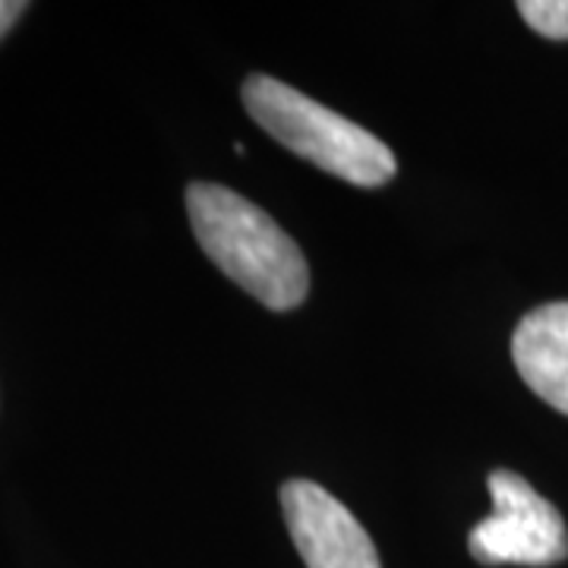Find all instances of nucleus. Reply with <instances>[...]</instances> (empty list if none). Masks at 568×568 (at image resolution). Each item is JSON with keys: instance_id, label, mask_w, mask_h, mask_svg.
Listing matches in <instances>:
<instances>
[{"instance_id": "obj_1", "label": "nucleus", "mask_w": 568, "mask_h": 568, "mask_svg": "<svg viewBox=\"0 0 568 568\" xmlns=\"http://www.w3.org/2000/svg\"><path fill=\"white\" fill-rule=\"evenodd\" d=\"M186 212L205 256L250 297L275 313L304 304L310 294L304 253L260 205L219 183H193Z\"/></svg>"}, {"instance_id": "obj_2", "label": "nucleus", "mask_w": 568, "mask_h": 568, "mask_svg": "<svg viewBox=\"0 0 568 568\" xmlns=\"http://www.w3.org/2000/svg\"><path fill=\"white\" fill-rule=\"evenodd\" d=\"M244 104L250 118L284 149L354 186H383L398 171L392 149L379 136L265 73L244 82Z\"/></svg>"}, {"instance_id": "obj_3", "label": "nucleus", "mask_w": 568, "mask_h": 568, "mask_svg": "<svg viewBox=\"0 0 568 568\" xmlns=\"http://www.w3.org/2000/svg\"><path fill=\"white\" fill-rule=\"evenodd\" d=\"M493 511L470 530L467 549L480 566H559L568 559L566 518L515 470L489 474Z\"/></svg>"}, {"instance_id": "obj_4", "label": "nucleus", "mask_w": 568, "mask_h": 568, "mask_svg": "<svg viewBox=\"0 0 568 568\" xmlns=\"http://www.w3.org/2000/svg\"><path fill=\"white\" fill-rule=\"evenodd\" d=\"M282 511L306 568H383L364 525L313 480H287Z\"/></svg>"}, {"instance_id": "obj_5", "label": "nucleus", "mask_w": 568, "mask_h": 568, "mask_svg": "<svg viewBox=\"0 0 568 568\" xmlns=\"http://www.w3.org/2000/svg\"><path fill=\"white\" fill-rule=\"evenodd\" d=\"M525 386L568 417V301L530 310L511 335Z\"/></svg>"}, {"instance_id": "obj_6", "label": "nucleus", "mask_w": 568, "mask_h": 568, "mask_svg": "<svg viewBox=\"0 0 568 568\" xmlns=\"http://www.w3.org/2000/svg\"><path fill=\"white\" fill-rule=\"evenodd\" d=\"M518 13L544 39L568 41V0H521Z\"/></svg>"}, {"instance_id": "obj_7", "label": "nucleus", "mask_w": 568, "mask_h": 568, "mask_svg": "<svg viewBox=\"0 0 568 568\" xmlns=\"http://www.w3.org/2000/svg\"><path fill=\"white\" fill-rule=\"evenodd\" d=\"M22 10H26V3H20V0H0V39L7 36V29L13 22L20 20Z\"/></svg>"}]
</instances>
